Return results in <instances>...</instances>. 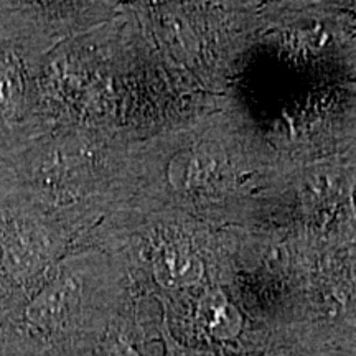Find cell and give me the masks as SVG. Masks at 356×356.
I'll list each match as a JSON object with an SVG mask.
<instances>
[{
    "mask_svg": "<svg viewBox=\"0 0 356 356\" xmlns=\"http://www.w3.org/2000/svg\"><path fill=\"white\" fill-rule=\"evenodd\" d=\"M155 280L165 289H185L203 277V262L197 252L173 244L159 252L154 262Z\"/></svg>",
    "mask_w": 356,
    "mask_h": 356,
    "instance_id": "cell-1",
    "label": "cell"
},
{
    "mask_svg": "<svg viewBox=\"0 0 356 356\" xmlns=\"http://www.w3.org/2000/svg\"><path fill=\"white\" fill-rule=\"evenodd\" d=\"M198 315L207 330L216 340H233L243 328L239 310L218 289L208 291L198 304Z\"/></svg>",
    "mask_w": 356,
    "mask_h": 356,
    "instance_id": "cell-2",
    "label": "cell"
},
{
    "mask_svg": "<svg viewBox=\"0 0 356 356\" xmlns=\"http://www.w3.org/2000/svg\"><path fill=\"white\" fill-rule=\"evenodd\" d=\"M76 284L73 280H58L47 287L29 307V318L33 323L48 327L65 318L74 302Z\"/></svg>",
    "mask_w": 356,
    "mask_h": 356,
    "instance_id": "cell-3",
    "label": "cell"
},
{
    "mask_svg": "<svg viewBox=\"0 0 356 356\" xmlns=\"http://www.w3.org/2000/svg\"><path fill=\"white\" fill-rule=\"evenodd\" d=\"M163 341H165L167 348V356H216L210 350H202V348H190V346H185L178 343L170 335L168 328H163Z\"/></svg>",
    "mask_w": 356,
    "mask_h": 356,
    "instance_id": "cell-4",
    "label": "cell"
},
{
    "mask_svg": "<svg viewBox=\"0 0 356 356\" xmlns=\"http://www.w3.org/2000/svg\"><path fill=\"white\" fill-rule=\"evenodd\" d=\"M99 356H140L137 350L124 341H111L101 350Z\"/></svg>",
    "mask_w": 356,
    "mask_h": 356,
    "instance_id": "cell-5",
    "label": "cell"
},
{
    "mask_svg": "<svg viewBox=\"0 0 356 356\" xmlns=\"http://www.w3.org/2000/svg\"><path fill=\"white\" fill-rule=\"evenodd\" d=\"M338 350H340V356H356V338L348 343L338 346Z\"/></svg>",
    "mask_w": 356,
    "mask_h": 356,
    "instance_id": "cell-6",
    "label": "cell"
},
{
    "mask_svg": "<svg viewBox=\"0 0 356 356\" xmlns=\"http://www.w3.org/2000/svg\"><path fill=\"white\" fill-rule=\"evenodd\" d=\"M353 168H355V178H353V208H355V213H356V159H355Z\"/></svg>",
    "mask_w": 356,
    "mask_h": 356,
    "instance_id": "cell-7",
    "label": "cell"
}]
</instances>
